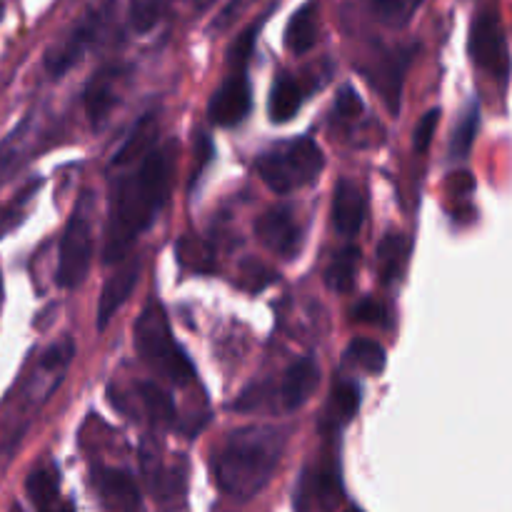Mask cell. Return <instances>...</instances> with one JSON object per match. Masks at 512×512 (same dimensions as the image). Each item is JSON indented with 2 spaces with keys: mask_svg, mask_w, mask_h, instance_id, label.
I'll return each mask as SVG.
<instances>
[{
  "mask_svg": "<svg viewBox=\"0 0 512 512\" xmlns=\"http://www.w3.org/2000/svg\"><path fill=\"white\" fill-rule=\"evenodd\" d=\"M255 235L265 248L273 250L283 260H293L303 248V228H300L295 210L288 205L268 210L255 223Z\"/></svg>",
  "mask_w": 512,
  "mask_h": 512,
  "instance_id": "9c48e42d",
  "label": "cell"
},
{
  "mask_svg": "<svg viewBox=\"0 0 512 512\" xmlns=\"http://www.w3.org/2000/svg\"><path fill=\"white\" fill-rule=\"evenodd\" d=\"M423 0H373V15L385 28L400 30L418 15Z\"/></svg>",
  "mask_w": 512,
  "mask_h": 512,
  "instance_id": "cb8c5ba5",
  "label": "cell"
},
{
  "mask_svg": "<svg viewBox=\"0 0 512 512\" xmlns=\"http://www.w3.org/2000/svg\"><path fill=\"white\" fill-rule=\"evenodd\" d=\"M410 245L403 235H385V240L378 248L380 258V275H383V283H393L405 268V260H408Z\"/></svg>",
  "mask_w": 512,
  "mask_h": 512,
  "instance_id": "603a6c76",
  "label": "cell"
},
{
  "mask_svg": "<svg viewBox=\"0 0 512 512\" xmlns=\"http://www.w3.org/2000/svg\"><path fill=\"white\" fill-rule=\"evenodd\" d=\"M123 75L125 70L120 65H105L90 78L85 88V113L95 128H100L110 110L118 105V85L123 83Z\"/></svg>",
  "mask_w": 512,
  "mask_h": 512,
  "instance_id": "30bf717a",
  "label": "cell"
},
{
  "mask_svg": "<svg viewBox=\"0 0 512 512\" xmlns=\"http://www.w3.org/2000/svg\"><path fill=\"white\" fill-rule=\"evenodd\" d=\"M450 188H453L455 195H465L475 188V178L470 173H465V170H460V173L450 175Z\"/></svg>",
  "mask_w": 512,
  "mask_h": 512,
  "instance_id": "836d02e7",
  "label": "cell"
},
{
  "mask_svg": "<svg viewBox=\"0 0 512 512\" xmlns=\"http://www.w3.org/2000/svg\"><path fill=\"white\" fill-rule=\"evenodd\" d=\"M85 208H88V193L70 215L63 238H60L58 273H55L60 288H78L88 278L90 260H93V230H90V218Z\"/></svg>",
  "mask_w": 512,
  "mask_h": 512,
  "instance_id": "8992f818",
  "label": "cell"
},
{
  "mask_svg": "<svg viewBox=\"0 0 512 512\" xmlns=\"http://www.w3.org/2000/svg\"><path fill=\"white\" fill-rule=\"evenodd\" d=\"M470 55L475 63L498 80H508L510 75V50L508 38H505V28L500 23L498 13L493 10H483L475 15L473 25H470Z\"/></svg>",
  "mask_w": 512,
  "mask_h": 512,
  "instance_id": "52a82bcc",
  "label": "cell"
},
{
  "mask_svg": "<svg viewBox=\"0 0 512 512\" xmlns=\"http://www.w3.org/2000/svg\"><path fill=\"white\" fill-rule=\"evenodd\" d=\"M255 168L273 193L288 195L313 183L323 173L325 158L313 138H295L265 150Z\"/></svg>",
  "mask_w": 512,
  "mask_h": 512,
  "instance_id": "3957f363",
  "label": "cell"
},
{
  "mask_svg": "<svg viewBox=\"0 0 512 512\" xmlns=\"http://www.w3.org/2000/svg\"><path fill=\"white\" fill-rule=\"evenodd\" d=\"M315 40H318V0H308L290 15L285 28V48L293 55H305L313 50Z\"/></svg>",
  "mask_w": 512,
  "mask_h": 512,
  "instance_id": "9a60e30c",
  "label": "cell"
},
{
  "mask_svg": "<svg viewBox=\"0 0 512 512\" xmlns=\"http://www.w3.org/2000/svg\"><path fill=\"white\" fill-rule=\"evenodd\" d=\"M40 512H75V508L68 503V500L58 498V500H55V503H50V505H45V508H40Z\"/></svg>",
  "mask_w": 512,
  "mask_h": 512,
  "instance_id": "e575fe53",
  "label": "cell"
},
{
  "mask_svg": "<svg viewBox=\"0 0 512 512\" xmlns=\"http://www.w3.org/2000/svg\"><path fill=\"white\" fill-rule=\"evenodd\" d=\"M250 3H253V0H230V3L225 5L218 15H215V20L210 28H213L215 33H223V30H228L230 25H233L235 20L245 13V10H248Z\"/></svg>",
  "mask_w": 512,
  "mask_h": 512,
  "instance_id": "f546056e",
  "label": "cell"
},
{
  "mask_svg": "<svg viewBox=\"0 0 512 512\" xmlns=\"http://www.w3.org/2000/svg\"><path fill=\"white\" fill-rule=\"evenodd\" d=\"M180 263L195 273H213L215 270V250L198 235H183L175 245Z\"/></svg>",
  "mask_w": 512,
  "mask_h": 512,
  "instance_id": "44dd1931",
  "label": "cell"
},
{
  "mask_svg": "<svg viewBox=\"0 0 512 512\" xmlns=\"http://www.w3.org/2000/svg\"><path fill=\"white\" fill-rule=\"evenodd\" d=\"M333 225L345 238H355L365 220V198L358 185L348 178H340L333 193Z\"/></svg>",
  "mask_w": 512,
  "mask_h": 512,
  "instance_id": "8fae6325",
  "label": "cell"
},
{
  "mask_svg": "<svg viewBox=\"0 0 512 512\" xmlns=\"http://www.w3.org/2000/svg\"><path fill=\"white\" fill-rule=\"evenodd\" d=\"M140 275V263L138 260H125L123 265H118L113 275L105 280V288L100 293V303H98V328L105 330V325L110 323L115 313L123 308V303L128 300V295L133 293L135 283H138Z\"/></svg>",
  "mask_w": 512,
  "mask_h": 512,
  "instance_id": "7c38bea8",
  "label": "cell"
},
{
  "mask_svg": "<svg viewBox=\"0 0 512 512\" xmlns=\"http://www.w3.org/2000/svg\"><path fill=\"white\" fill-rule=\"evenodd\" d=\"M345 360L353 365H358V368H363L365 373H383L385 365H388V353H385V348L380 343H375V340L370 338H355L353 343L345 348Z\"/></svg>",
  "mask_w": 512,
  "mask_h": 512,
  "instance_id": "7402d4cb",
  "label": "cell"
},
{
  "mask_svg": "<svg viewBox=\"0 0 512 512\" xmlns=\"http://www.w3.org/2000/svg\"><path fill=\"white\" fill-rule=\"evenodd\" d=\"M3 13H5V5H3V0H0V20H3Z\"/></svg>",
  "mask_w": 512,
  "mask_h": 512,
  "instance_id": "d590c367",
  "label": "cell"
},
{
  "mask_svg": "<svg viewBox=\"0 0 512 512\" xmlns=\"http://www.w3.org/2000/svg\"><path fill=\"white\" fill-rule=\"evenodd\" d=\"M478 125H480V105L478 100H470L463 118H460L458 128H455L453 133V143H450V153H453V158L458 160L468 158V153L473 150L475 135H478Z\"/></svg>",
  "mask_w": 512,
  "mask_h": 512,
  "instance_id": "484cf974",
  "label": "cell"
},
{
  "mask_svg": "<svg viewBox=\"0 0 512 512\" xmlns=\"http://www.w3.org/2000/svg\"><path fill=\"white\" fill-rule=\"evenodd\" d=\"M300 105H303V88L293 75H280L275 80L273 90H270L268 100V115L273 123H288L298 115Z\"/></svg>",
  "mask_w": 512,
  "mask_h": 512,
  "instance_id": "e0dca14e",
  "label": "cell"
},
{
  "mask_svg": "<svg viewBox=\"0 0 512 512\" xmlns=\"http://www.w3.org/2000/svg\"><path fill=\"white\" fill-rule=\"evenodd\" d=\"M360 268V250L355 245H345L343 250L335 253L330 265L325 268V283L335 293H350L355 285V275Z\"/></svg>",
  "mask_w": 512,
  "mask_h": 512,
  "instance_id": "ffe728a7",
  "label": "cell"
},
{
  "mask_svg": "<svg viewBox=\"0 0 512 512\" xmlns=\"http://www.w3.org/2000/svg\"><path fill=\"white\" fill-rule=\"evenodd\" d=\"M363 115V98L353 85H343L335 98V118L338 120H355Z\"/></svg>",
  "mask_w": 512,
  "mask_h": 512,
  "instance_id": "83f0119b",
  "label": "cell"
},
{
  "mask_svg": "<svg viewBox=\"0 0 512 512\" xmlns=\"http://www.w3.org/2000/svg\"><path fill=\"white\" fill-rule=\"evenodd\" d=\"M360 410V388L353 383H343L333 390L328 408L323 413L325 428H343L358 415Z\"/></svg>",
  "mask_w": 512,
  "mask_h": 512,
  "instance_id": "d6986e66",
  "label": "cell"
},
{
  "mask_svg": "<svg viewBox=\"0 0 512 512\" xmlns=\"http://www.w3.org/2000/svg\"><path fill=\"white\" fill-rule=\"evenodd\" d=\"M18 512H20V510H18Z\"/></svg>",
  "mask_w": 512,
  "mask_h": 512,
  "instance_id": "74e56055",
  "label": "cell"
},
{
  "mask_svg": "<svg viewBox=\"0 0 512 512\" xmlns=\"http://www.w3.org/2000/svg\"><path fill=\"white\" fill-rule=\"evenodd\" d=\"M138 393H140V400H143L145 410H148V418L153 420L155 425H165V428H170V425L175 423V405L165 390H160L155 383H143L138 388Z\"/></svg>",
  "mask_w": 512,
  "mask_h": 512,
  "instance_id": "d4e9b609",
  "label": "cell"
},
{
  "mask_svg": "<svg viewBox=\"0 0 512 512\" xmlns=\"http://www.w3.org/2000/svg\"><path fill=\"white\" fill-rule=\"evenodd\" d=\"M135 345H138L140 358L173 385H188L193 380V363L173 340L165 310L155 300L145 305L135 323Z\"/></svg>",
  "mask_w": 512,
  "mask_h": 512,
  "instance_id": "277c9868",
  "label": "cell"
},
{
  "mask_svg": "<svg viewBox=\"0 0 512 512\" xmlns=\"http://www.w3.org/2000/svg\"><path fill=\"white\" fill-rule=\"evenodd\" d=\"M353 318L358 320V323L380 325V323H383V318H385V308L380 303H375V300H363V303L355 305Z\"/></svg>",
  "mask_w": 512,
  "mask_h": 512,
  "instance_id": "1f68e13d",
  "label": "cell"
},
{
  "mask_svg": "<svg viewBox=\"0 0 512 512\" xmlns=\"http://www.w3.org/2000/svg\"><path fill=\"white\" fill-rule=\"evenodd\" d=\"M155 140H158V120H155L153 113H148L138 120V125L130 130L123 148L113 155V168H123V165L143 160L153 150Z\"/></svg>",
  "mask_w": 512,
  "mask_h": 512,
  "instance_id": "2e32d148",
  "label": "cell"
},
{
  "mask_svg": "<svg viewBox=\"0 0 512 512\" xmlns=\"http://www.w3.org/2000/svg\"><path fill=\"white\" fill-rule=\"evenodd\" d=\"M250 108H253V90H250L248 68H233V73L220 83V88L210 95L208 103V118L210 123L223 125H238L248 118Z\"/></svg>",
  "mask_w": 512,
  "mask_h": 512,
  "instance_id": "ba28073f",
  "label": "cell"
},
{
  "mask_svg": "<svg viewBox=\"0 0 512 512\" xmlns=\"http://www.w3.org/2000/svg\"><path fill=\"white\" fill-rule=\"evenodd\" d=\"M95 485H98L100 495H103L110 508L130 512L140 505L138 488H135L133 478L128 473H123V470H95Z\"/></svg>",
  "mask_w": 512,
  "mask_h": 512,
  "instance_id": "5bb4252c",
  "label": "cell"
},
{
  "mask_svg": "<svg viewBox=\"0 0 512 512\" xmlns=\"http://www.w3.org/2000/svg\"><path fill=\"white\" fill-rule=\"evenodd\" d=\"M28 495L35 503V508H45V505L55 503L60 498V480L58 470L53 465H45V468L35 470L28 478Z\"/></svg>",
  "mask_w": 512,
  "mask_h": 512,
  "instance_id": "4316f807",
  "label": "cell"
},
{
  "mask_svg": "<svg viewBox=\"0 0 512 512\" xmlns=\"http://www.w3.org/2000/svg\"><path fill=\"white\" fill-rule=\"evenodd\" d=\"M115 0H103L98 5H90L63 35L45 50V70L50 78H63L70 68L85 58L90 48L103 38L110 18H113Z\"/></svg>",
  "mask_w": 512,
  "mask_h": 512,
  "instance_id": "5b68a950",
  "label": "cell"
},
{
  "mask_svg": "<svg viewBox=\"0 0 512 512\" xmlns=\"http://www.w3.org/2000/svg\"><path fill=\"white\" fill-rule=\"evenodd\" d=\"M170 178L173 168H170L168 150H150L143 160L135 163L133 173L118 178L110 198L103 248L105 263H120L128 258L135 240L150 228L158 210L168 200Z\"/></svg>",
  "mask_w": 512,
  "mask_h": 512,
  "instance_id": "6da1fadb",
  "label": "cell"
},
{
  "mask_svg": "<svg viewBox=\"0 0 512 512\" xmlns=\"http://www.w3.org/2000/svg\"><path fill=\"white\" fill-rule=\"evenodd\" d=\"M345 512H363V510H360V508H348Z\"/></svg>",
  "mask_w": 512,
  "mask_h": 512,
  "instance_id": "8d00e7d4",
  "label": "cell"
},
{
  "mask_svg": "<svg viewBox=\"0 0 512 512\" xmlns=\"http://www.w3.org/2000/svg\"><path fill=\"white\" fill-rule=\"evenodd\" d=\"M243 278H245V288L248 290H260L275 278L268 268H263L260 263H245L243 265Z\"/></svg>",
  "mask_w": 512,
  "mask_h": 512,
  "instance_id": "4dcf8cb0",
  "label": "cell"
},
{
  "mask_svg": "<svg viewBox=\"0 0 512 512\" xmlns=\"http://www.w3.org/2000/svg\"><path fill=\"white\" fill-rule=\"evenodd\" d=\"M438 123H440V110H428V113L423 115V118L418 120V125H415L413 130V148L415 153L423 155L425 150L430 148V143H433V135L435 130H438Z\"/></svg>",
  "mask_w": 512,
  "mask_h": 512,
  "instance_id": "f1b7e54d",
  "label": "cell"
},
{
  "mask_svg": "<svg viewBox=\"0 0 512 512\" xmlns=\"http://www.w3.org/2000/svg\"><path fill=\"white\" fill-rule=\"evenodd\" d=\"M195 158H198V168L193 170V183H195V180H198L200 170L205 168V163H208V160L213 158V145H210L208 135H205V133L198 135V148H195Z\"/></svg>",
  "mask_w": 512,
  "mask_h": 512,
  "instance_id": "d6a6232c",
  "label": "cell"
},
{
  "mask_svg": "<svg viewBox=\"0 0 512 512\" xmlns=\"http://www.w3.org/2000/svg\"><path fill=\"white\" fill-rule=\"evenodd\" d=\"M320 383V370L313 358H303L295 365H290L280 383V400L285 410H298L308 403L310 395L315 393Z\"/></svg>",
  "mask_w": 512,
  "mask_h": 512,
  "instance_id": "4fadbf2b",
  "label": "cell"
},
{
  "mask_svg": "<svg viewBox=\"0 0 512 512\" xmlns=\"http://www.w3.org/2000/svg\"><path fill=\"white\" fill-rule=\"evenodd\" d=\"M180 0H130L128 5V23L135 33L145 35L160 23V20L168 15V10L173 8ZM198 8H205L210 0H193Z\"/></svg>",
  "mask_w": 512,
  "mask_h": 512,
  "instance_id": "ac0fdd59",
  "label": "cell"
},
{
  "mask_svg": "<svg viewBox=\"0 0 512 512\" xmlns=\"http://www.w3.org/2000/svg\"><path fill=\"white\" fill-rule=\"evenodd\" d=\"M288 433L273 425L233 430L213 458V478L225 495L250 500L270 483L283 458Z\"/></svg>",
  "mask_w": 512,
  "mask_h": 512,
  "instance_id": "7a4b0ae2",
  "label": "cell"
}]
</instances>
